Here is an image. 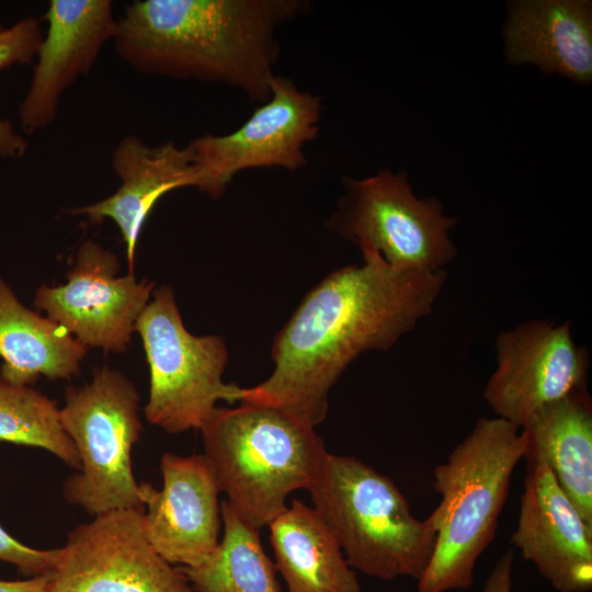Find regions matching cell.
<instances>
[{"label": "cell", "instance_id": "6da1fadb", "mask_svg": "<svg viewBox=\"0 0 592 592\" xmlns=\"http://www.w3.org/2000/svg\"><path fill=\"white\" fill-rule=\"evenodd\" d=\"M361 251L362 265L341 267L307 293L274 338L271 376L242 388L240 402L280 407L316 426L356 357L389 350L432 312L445 270H400L373 249Z\"/></svg>", "mask_w": 592, "mask_h": 592}, {"label": "cell", "instance_id": "7a4b0ae2", "mask_svg": "<svg viewBox=\"0 0 592 592\" xmlns=\"http://www.w3.org/2000/svg\"><path fill=\"white\" fill-rule=\"evenodd\" d=\"M309 7L306 0L134 1L116 21L114 48L145 75L224 83L262 104L276 76V33Z\"/></svg>", "mask_w": 592, "mask_h": 592}, {"label": "cell", "instance_id": "3957f363", "mask_svg": "<svg viewBox=\"0 0 592 592\" xmlns=\"http://www.w3.org/2000/svg\"><path fill=\"white\" fill-rule=\"evenodd\" d=\"M204 451L232 510L260 530L308 490L327 455L315 426L266 403L217 407L201 428Z\"/></svg>", "mask_w": 592, "mask_h": 592}, {"label": "cell", "instance_id": "277c9868", "mask_svg": "<svg viewBox=\"0 0 592 592\" xmlns=\"http://www.w3.org/2000/svg\"><path fill=\"white\" fill-rule=\"evenodd\" d=\"M521 429L501 418H480L473 431L434 468L441 502L428 516L436 533L418 592L467 590L477 560L493 540L511 478L524 458Z\"/></svg>", "mask_w": 592, "mask_h": 592}, {"label": "cell", "instance_id": "5b68a950", "mask_svg": "<svg viewBox=\"0 0 592 592\" xmlns=\"http://www.w3.org/2000/svg\"><path fill=\"white\" fill-rule=\"evenodd\" d=\"M308 491L353 570L382 580L422 577L436 533L391 479L353 456L327 453Z\"/></svg>", "mask_w": 592, "mask_h": 592}, {"label": "cell", "instance_id": "8992f818", "mask_svg": "<svg viewBox=\"0 0 592 592\" xmlns=\"http://www.w3.org/2000/svg\"><path fill=\"white\" fill-rule=\"evenodd\" d=\"M138 411L135 385L107 366L95 369L83 386L66 389L60 422L81 463L62 486L68 503L93 516L118 509L145 510L132 468V449L143 431Z\"/></svg>", "mask_w": 592, "mask_h": 592}, {"label": "cell", "instance_id": "52a82bcc", "mask_svg": "<svg viewBox=\"0 0 592 592\" xmlns=\"http://www.w3.org/2000/svg\"><path fill=\"white\" fill-rule=\"evenodd\" d=\"M140 335L149 366V423L172 433L201 430L218 400L240 401L242 387L226 384L228 361L219 335H194L184 326L171 287L161 286L139 315Z\"/></svg>", "mask_w": 592, "mask_h": 592}, {"label": "cell", "instance_id": "ba28073f", "mask_svg": "<svg viewBox=\"0 0 592 592\" xmlns=\"http://www.w3.org/2000/svg\"><path fill=\"white\" fill-rule=\"evenodd\" d=\"M344 191L327 220L338 236L379 253L400 270H444L457 254L449 236L456 226L435 197H418L406 171L383 169L345 178Z\"/></svg>", "mask_w": 592, "mask_h": 592}, {"label": "cell", "instance_id": "9c48e42d", "mask_svg": "<svg viewBox=\"0 0 592 592\" xmlns=\"http://www.w3.org/2000/svg\"><path fill=\"white\" fill-rule=\"evenodd\" d=\"M321 99L276 75L270 99L236 130L205 134L185 146L195 186L220 198L234 177L251 168L296 171L307 164L305 145L317 137Z\"/></svg>", "mask_w": 592, "mask_h": 592}, {"label": "cell", "instance_id": "30bf717a", "mask_svg": "<svg viewBox=\"0 0 592 592\" xmlns=\"http://www.w3.org/2000/svg\"><path fill=\"white\" fill-rule=\"evenodd\" d=\"M144 511L112 510L75 527L49 573V591L193 592L181 569L147 540Z\"/></svg>", "mask_w": 592, "mask_h": 592}, {"label": "cell", "instance_id": "8fae6325", "mask_svg": "<svg viewBox=\"0 0 592 592\" xmlns=\"http://www.w3.org/2000/svg\"><path fill=\"white\" fill-rule=\"evenodd\" d=\"M496 360L483 397L519 429L540 407L587 389L590 355L574 342L569 322L527 320L501 332Z\"/></svg>", "mask_w": 592, "mask_h": 592}, {"label": "cell", "instance_id": "7c38bea8", "mask_svg": "<svg viewBox=\"0 0 592 592\" xmlns=\"http://www.w3.org/2000/svg\"><path fill=\"white\" fill-rule=\"evenodd\" d=\"M118 270V260L111 250L86 240L67 273V282L41 285L34 306L87 349L124 352L155 283L137 281L134 273L117 276Z\"/></svg>", "mask_w": 592, "mask_h": 592}, {"label": "cell", "instance_id": "4fadbf2b", "mask_svg": "<svg viewBox=\"0 0 592 592\" xmlns=\"http://www.w3.org/2000/svg\"><path fill=\"white\" fill-rule=\"evenodd\" d=\"M160 469L161 489L139 483L145 506L144 534L168 562L179 567L196 566L220 540V489L204 455L164 453Z\"/></svg>", "mask_w": 592, "mask_h": 592}, {"label": "cell", "instance_id": "5bb4252c", "mask_svg": "<svg viewBox=\"0 0 592 592\" xmlns=\"http://www.w3.org/2000/svg\"><path fill=\"white\" fill-rule=\"evenodd\" d=\"M527 464L512 543L556 591L588 592L592 589V526L542 460Z\"/></svg>", "mask_w": 592, "mask_h": 592}, {"label": "cell", "instance_id": "9a60e30c", "mask_svg": "<svg viewBox=\"0 0 592 592\" xmlns=\"http://www.w3.org/2000/svg\"><path fill=\"white\" fill-rule=\"evenodd\" d=\"M44 19L47 34L19 106V121L26 134L55 121L62 93L78 77L89 73L116 29L110 0H52Z\"/></svg>", "mask_w": 592, "mask_h": 592}, {"label": "cell", "instance_id": "2e32d148", "mask_svg": "<svg viewBox=\"0 0 592 592\" xmlns=\"http://www.w3.org/2000/svg\"><path fill=\"white\" fill-rule=\"evenodd\" d=\"M112 166L121 179L114 194L96 203L68 209L98 225L105 218L118 227L133 273L140 230L156 203L170 191L195 186L189 152L174 143L150 146L135 135L125 136L113 151Z\"/></svg>", "mask_w": 592, "mask_h": 592}, {"label": "cell", "instance_id": "e0dca14e", "mask_svg": "<svg viewBox=\"0 0 592 592\" xmlns=\"http://www.w3.org/2000/svg\"><path fill=\"white\" fill-rule=\"evenodd\" d=\"M504 48L512 65L577 84L592 80V4L588 0H519L508 4Z\"/></svg>", "mask_w": 592, "mask_h": 592}, {"label": "cell", "instance_id": "ac0fdd59", "mask_svg": "<svg viewBox=\"0 0 592 592\" xmlns=\"http://www.w3.org/2000/svg\"><path fill=\"white\" fill-rule=\"evenodd\" d=\"M524 458L542 460L592 526V401L587 389L534 411L521 428Z\"/></svg>", "mask_w": 592, "mask_h": 592}, {"label": "cell", "instance_id": "d6986e66", "mask_svg": "<svg viewBox=\"0 0 592 592\" xmlns=\"http://www.w3.org/2000/svg\"><path fill=\"white\" fill-rule=\"evenodd\" d=\"M267 526L288 592H361L356 571L314 508L294 499Z\"/></svg>", "mask_w": 592, "mask_h": 592}, {"label": "cell", "instance_id": "ffe728a7", "mask_svg": "<svg viewBox=\"0 0 592 592\" xmlns=\"http://www.w3.org/2000/svg\"><path fill=\"white\" fill-rule=\"evenodd\" d=\"M88 349L62 327L25 307L0 277V375L31 386L41 376L69 379L80 372Z\"/></svg>", "mask_w": 592, "mask_h": 592}, {"label": "cell", "instance_id": "44dd1931", "mask_svg": "<svg viewBox=\"0 0 592 592\" xmlns=\"http://www.w3.org/2000/svg\"><path fill=\"white\" fill-rule=\"evenodd\" d=\"M224 534L201 563L179 567L193 592H282L275 565L265 554L259 530L221 502Z\"/></svg>", "mask_w": 592, "mask_h": 592}, {"label": "cell", "instance_id": "7402d4cb", "mask_svg": "<svg viewBox=\"0 0 592 592\" xmlns=\"http://www.w3.org/2000/svg\"><path fill=\"white\" fill-rule=\"evenodd\" d=\"M43 448L79 471L80 458L64 431L56 402L0 375V442Z\"/></svg>", "mask_w": 592, "mask_h": 592}, {"label": "cell", "instance_id": "603a6c76", "mask_svg": "<svg viewBox=\"0 0 592 592\" xmlns=\"http://www.w3.org/2000/svg\"><path fill=\"white\" fill-rule=\"evenodd\" d=\"M39 21L26 16L0 32V70L13 65L33 61L42 43ZM27 150V141L16 133L11 122L0 116V158H21Z\"/></svg>", "mask_w": 592, "mask_h": 592}, {"label": "cell", "instance_id": "cb8c5ba5", "mask_svg": "<svg viewBox=\"0 0 592 592\" xmlns=\"http://www.w3.org/2000/svg\"><path fill=\"white\" fill-rule=\"evenodd\" d=\"M60 548L36 549L11 536L0 524V560L10 562L31 577L46 574L55 568Z\"/></svg>", "mask_w": 592, "mask_h": 592}, {"label": "cell", "instance_id": "d4e9b609", "mask_svg": "<svg viewBox=\"0 0 592 592\" xmlns=\"http://www.w3.org/2000/svg\"><path fill=\"white\" fill-rule=\"evenodd\" d=\"M513 551L509 549L494 565L482 592H511Z\"/></svg>", "mask_w": 592, "mask_h": 592}, {"label": "cell", "instance_id": "484cf974", "mask_svg": "<svg viewBox=\"0 0 592 592\" xmlns=\"http://www.w3.org/2000/svg\"><path fill=\"white\" fill-rule=\"evenodd\" d=\"M49 573L25 580H0V592H50Z\"/></svg>", "mask_w": 592, "mask_h": 592}, {"label": "cell", "instance_id": "4316f807", "mask_svg": "<svg viewBox=\"0 0 592 592\" xmlns=\"http://www.w3.org/2000/svg\"><path fill=\"white\" fill-rule=\"evenodd\" d=\"M4 29H5V27L3 26V24H2V22H1V20H0V32H1L2 30H4Z\"/></svg>", "mask_w": 592, "mask_h": 592}]
</instances>
